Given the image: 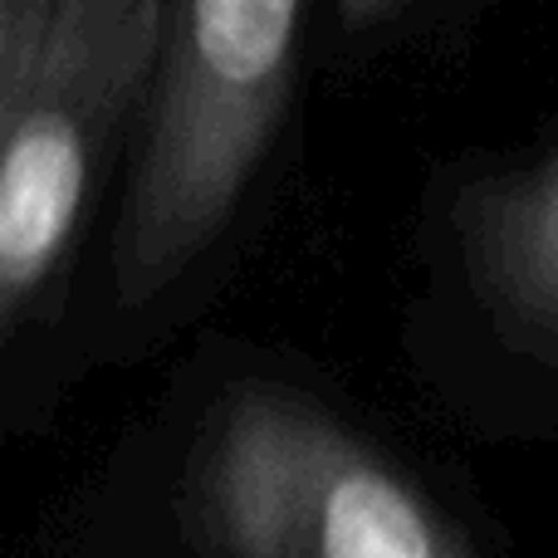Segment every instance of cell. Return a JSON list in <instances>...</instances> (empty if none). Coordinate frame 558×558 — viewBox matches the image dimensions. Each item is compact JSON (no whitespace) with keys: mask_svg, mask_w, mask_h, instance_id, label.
Listing matches in <instances>:
<instances>
[{"mask_svg":"<svg viewBox=\"0 0 558 558\" xmlns=\"http://www.w3.org/2000/svg\"><path fill=\"white\" fill-rule=\"evenodd\" d=\"M299 29L304 0H162L147 123L113 231L128 304L162 294L231 226L284 123Z\"/></svg>","mask_w":558,"mask_h":558,"instance_id":"6da1fadb","label":"cell"},{"mask_svg":"<svg viewBox=\"0 0 558 558\" xmlns=\"http://www.w3.org/2000/svg\"><path fill=\"white\" fill-rule=\"evenodd\" d=\"M186 505L211 558H481L377 446L275 383L211 407Z\"/></svg>","mask_w":558,"mask_h":558,"instance_id":"7a4b0ae2","label":"cell"},{"mask_svg":"<svg viewBox=\"0 0 558 558\" xmlns=\"http://www.w3.org/2000/svg\"><path fill=\"white\" fill-rule=\"evenodd\" d=\"M162 0H49L0 113V343L54 299L118 133L153 78Z\"/></svg>","mask_w":558,"mask_h":558,"instance_id":"3957f363","label":"cell"},{"mask_svg":"<svg viewBox=\"0 0 558 558\" xmlns=\"http://www.w3.org/2000/svg\"><path fill=\"white\" fill-rule=\"evenodd\" d=\"M461 245L495 318L558 357V153L471 186L461 202Z\"/></svg>","mask_w":558,"mask_h":558,"instance_id":"277c9868","label":"cell"},{"mask_svg":"<svg viewBox=\"0 0 558 558\" xmlns=\"http://www.w3.org/2000/svg\"><path fill=\"white\" fill-rule=\"evenodd\" d=\"M45 10L49 0H0V113L10 104V88H15V74L25 64L29 39H35Z\"/></svg>","mask_w":558,"mask_h":558,"instance_id":"5b68a950","label":"cell"},{"mask_svg":"<svg viewBox=\"0 0 558 558\" xmlns=\"http://www.w3.org/2000/svg\"><path fill=\"white\" fill-rule=\"evenodd\" d=\"M407 0H338V15L348 29H377L383 20H392Z\"/></svg>","mask_w":558,"mask_h":558,"instance_id":"8992f818","label":"cell"}]
</instances>
